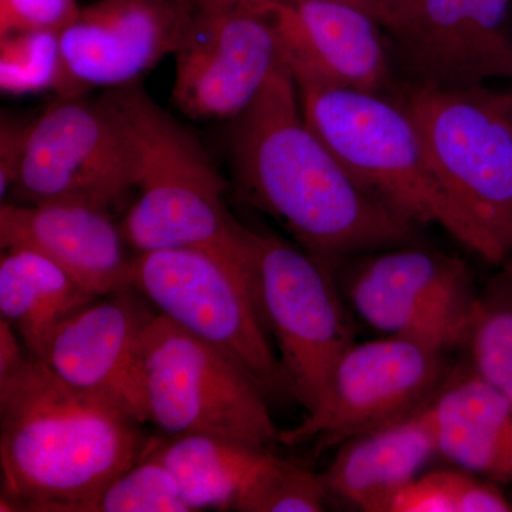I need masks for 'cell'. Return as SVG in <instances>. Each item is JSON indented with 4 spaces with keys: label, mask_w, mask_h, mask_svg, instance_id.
Listing matches in <instances>:
<instances>
[{
    "label": "cell",
    "mask_w": 512,
    "mask_h": 512,
    "mask_svg": "<svg viewBox=\"0 0 512 512\" xmlns=\"http://www.w3.org/2000/svg\"><path fill=\"white\" fill-rule=\"evenodd\" d=\"M131 286L160 315L235 360L266 397L292 396L248 262L197 248L141 252L134 256Z\"/></svg>",
    "instance_id": "8992f818"
},
{
    "label": "cell",
    "mask_w": 512,
    "mask_h": 512,
    "mask_svg": "<svg viewBox=\"0 0 512 512\" xmlns=\"http://www.w3.org/2000/svg\"><path fill=\"white\" fill-rule=\"evenodd\" d=\"M94 299L62 266L35 249H2L0 318L18 330L29 353L62 320Z\"/></svg>",
    "instance_id": "44dd1931"
},
{
    "label": "cell",
    "mask_w": 512,
    "mask_h": 512,
    "mask_svg": "<svg viewBox=\"0 0 512 512\" xmlns=\"http://www.w3.org/2000/svg\"><path fill=\"white\" fill-rule=\"evenodd\" d=\"M63 63L60 33L19 32L0 36V87L3 93L33 94L57 90Z\"/></svg>",
    "instance_id": "603a6c76"
},
{
    "label": "cell",
    "mask_w": 512,
    "mask_h": 512,
    "mask_svg": "<svg viewBox=\"0 0 512 512\" xmlns=\"http://www.w3.org/2000/svg\"><path fill=\"white\" fill-rule=\"evenodd\" d=\"M279 62L298 89L383 93L392 67L379 22L339 0H269Z\"/></svg>",
    "instance_id": "2e32d148"
},
{
    "label": "cell",
    "mask_w": 512,
    "mask_h": 512,
    "mask_svg": "<svg viewBox=\"0 0 512 512\" xmlns=\"http://www.w3.org/2000/svg\"><path fill=\"white\" fill-rule=\"evenodd\" d=\"M109 211L80 202L6 201L0 207V245L35 249L101 298L131 288L134 261Z\"/></svg>",
    "instance_id": "e0dca14e"
},
{
    "label": "cell",
    "mask_w": 512,
    "mask_h": 512,
    "mask_svg": "<svg viewBox=\"0 0 512 512\" xmlns=\"http://www.w3.org/2000/svg\"><path fill=\"white\" fill-rule=\"evenodd\" d=\"M103 99L136 154L137 198L121 222L128 245L138 254L205 249L247 264V227L229 212L227 184L197 137L138 82L109 89Z\"/></svg>",
    "instance_id": "3957f363"
},
{
    "label": "cell",
    "mask_w": 512,
    "mask_h": 512,
    "mask_svg": "<svg viewBox=\"0 0 512 512\" xmlns=\"http://www.w3.org/2000/svg\"><path fill=\"white\" fill-rule=\"evenodd\" d=\"M144 450L173 471L191 512L238 511L275 454L208 434L148 439Z\"/></svg>",
    "instance_id": "ffe728a7"
},
{
    "label": "cell",
    "mask_w": 512,
    "mask_h": 512,
    "mask_svg": "<svg viewBox=\"0 0 512 512\" xmlns=\"http://www.w3.org/2000/svg\"><path fill=\"white\" fill-rule=\"evenodd\" d=\"M330 498L322 474L272 457L242 500L241 512H319Z\"/></svg>",
    "instance_id": "d4e9b609"
},
{
    "label": "cell",
    "mask_w": 512,
    "mask_h": 512,
    "mask_svg": "<svg viewBox=\"0 0 512 512\" xmlns=\"http://www.w3.org/2000/svg\"><path fill=\"white\" fill-rule=\"evenodd\" d=\"M175 57L173 101L195 120L237 119L279 63L269 0H202Z\"/></svg>",
    "instance_id": "7c38bea8"
},
{
    "label": "cell",
    "mask_w": 512,
    "mask_h": 512,
    "mask_svg": "<svg viewBox=\"0 0 512 512\" xmlns=\"http://www.w3.org/2000/svg\"><path fill=\"white\" fill-rule=\"evenodd\" d=\"M20 342L23 340L12 323L0 319V380L12 375L28 359L29 353L23 352Z\"/></svg>",
    "instance_id": "f1b7e54d"
},
{
    "label": "cell",
    "mask_w": 512,
    "mask_h": 512,
    "mask_svg": "<svg viewBox=\"0 0 512 512\" xmlns=\"http://www.w3.org/2000/svg\"><path fill=\"white\" fill-rule=\"evenodd\" d=\"M512 498V497H511Z\"/></svg>",
    "instance_id": "1f68e13d"
},
{
    "label": "cell",
    "mask_w": 512,
    "mask_h": 512,
    "mask_svg": "<svg viewBox=\"0 0 512 512\" xmlns=\"http://www.w3.org/2000/svg\"><path fill=\"white\" fill-rule=\"evenodd\" d=\"M439 456L426 406L356 434L338 446L322 473L330 497L366 512H386L403 485Z\"/></svg>",
    "instance_id": "d6986e66"
},
{
    "label": "cell",
    "mask_w": 512,
    "mask_h": 512,
    "mask_svg": "<svg viewBox=\"0 0 512 512\" xmlns=\"http://www.w3.org/2000/svg\"><path fill=\"white\" fill-rule=\"evenodd\" d=\"M234 163L244 200L333 268L414 239L416 227L366 194L309 127L281 63L237 117Z\"/></svg>",
    "instance_id": "6da1fadb"
},
{
    "label": "cell",
    "mask_w": 512,
    "mask_h": 512,
    "mask_svg": "<svg viewBox=\"0 0 512 512\" xmlns=\"http://www.w3.org/2000/svg\"><path fill=\"white\" fill-rule=\"evenodd\" d=\"M512 0H406L387 32L407 82L461 89L512 83Z\"/></svg>",
    "instance_id": "4fadbf2b"
},
{
    "label": "cell",
    "mask_w": 512,
    "mask_h": 512,
    "mask_svg": "<svg viewBox=\"0 0 512 512\" xmlns=\"http://www.w3.org/2000/svg\"><path fill=\"white\" fill-rule=\"evenodd\" d=\"M298 93L306 123L373 200L413 227L443 229L488 264L500 265L483 232L441 184L416 124L399 101L332 87Z\"/></svg>",
    "instance_id": "277c9868"
},
{
    "label": "cell",
    "mask_w": 512,
    "mask_h": 512,
    "mask_svg": "<svg viewBox=\"0 0 512 512\" xmlns=\"http://www.w3.org/2000/svg\"><path fill=\"white\" fill-rule=\"evenodd\" d=\"M147 419L168 436L208 434L278 446L266 394L231 357L156 313L143 343Z\"/></svg>",
    "instance_id": "ba28073f"
},
{
    "label": "cell",
    "mask_w": 512,
    "mask_h": 512,
    "mask_svg": "<svg viewBox=\"0 0 512 512\" xmlns=\"http://www.w3.org/2000/svg\"><path fill=\"white\" fill-rule=\"evenodd\" d=\"M396 94L441 184L504 264L512 258V86L406 82Z\"/></svg>",
    "instance_id": "5b68a950"
},
{
    "label": "cell",
    "mask_w": 512,
    "mask_h": 512,
    "mask_svg": "<svg viewBox=\"0 0 512 512\" xmlns=\"http://www.w3.org/2000/svg\"><path fill=\"white\" fill-rule=\"evenodd\" d=\"M156 313L131 286L72 313L30 355L69 386L113 400L148 423L143 343Z\"/></svg>",
    "instance_id": "9a60e30c"
},
{
    "label": "cell",
    "mask_w": 512,
    "mask_h": 512,
    "mask_svg": "<svg viewBox=\"0 0 512 512\" xmlns=\"http://www.w3.org/2000/svg\"><path fill=\"white\" fill-rule=\"evenodd\" d=\"M202 0H99L60 33L56 93L76 99L96 87L136 83L180 49Z\"/></svg>",
    "instance_id": "5bb4252c"
},
{
    "label": "cell",
    "mask_w": 512,
    "mask_h": 512,
    "mask_svg": "<svg viewBox=\"0 0 512 512\" xmlns=\"http://www.w3.org/2000/svg\"><path fill=\"white\" fill-rule=\"evenodd\" d=\"M94 512H191V508L173 471L144 450L101 494Z\"/></svg>",
    "instance_id": "cb8c5ba5"
},
{
    "label": "cell",
    "mask_w": 512,
    "mask_h": 512,
    "mask_svg": "<svg viewBox=\"0 0 512 512\" xmlns=\"http://www.w3.org/2000/svg\"><path fill=\"white\" fill-rule=\"evenodd\" d=\"M143 423L30 355L0 380V511L94 512L140 458Z\"/></svg>",
    "instance_id": "7a4b0ae2"
},
{
    "label": "cell",
    "mask_w": 512,
    "mask_h": 512,
    "mask_svg": "<svg viewBox=\"0 0 512 512\" xmlns=\"http://www.w3.org/2000/svg\"><path fill=\"white\" fill-rule=\"evenodd\" d=\"M447 352L416 340L382 336L355 342L339 357L322 399L279 446L322 451L417 412L447 379Z\"/></svg>",
    "instance_id": "30bf717a"
},
{
    "label": "cell",
    "mask_w": 512,
    "mask_h": 512,
    "mask_svg": "<svg viewBox=\"0 0 512 512\" xmlns=\"http://www.w3.org/2000/svg\"><path fill=\"white\" fill-rule=\"evenodd\" d=\"M29 126H20L15 121L2 120L0 130V195L3 200L8 197L16 175H18L20 158L25 147L26 133Z\"/></svg>",
    "instance_id": "83f0119b"
},
{
    "label": "cell",
    "mask_w": 512,
    "mask_h": 512,
    "mask_svg": "<svg viewBox=\"0 0 512 512\" xmlns=\"http://www.w3.org/2000/svg\"><path fill=\"white\" fill-rule=\"evenodd\" d=\"M136 154L106 100L60 99L29 124L10 202L110 210L136 187Z\"/></svg>",
    "instance_id": "9c48e42d"
},
{
    "label": "cell",
    "mask_w": 512,
    "mask_h": 512,
    "mask_svg": "<svg viewBox=\"0 0 512 512\" xmlns=\"http://www.w3.org/2000/svg\"><path fill=\"white\" fill-rule=\"evenodd\" d=\"M339 2L349 3L356 8L365 10L370 16H373L377 22L386 29L390 23L389 0H339Z\"/></svg>",
    "instance_id": "f546056e"
},
{
    "label": "cell",
    "mask_w": 512,
    "mask_h": 512,
    "mask_svg": "<svg viewBox=\"0 0 512 512\" xmlns=\"http://www.w3.org/2000/svg\"><path fill=\"white\" fill-rule=\"evenodd\" d=\"M339 286L370 328L443 352L463 348L478 293L466 262L410 244L372 252Z\"/></svg>",
    "instance_id": "8fae6325"
},
{
    "label": "cell",
    "mask_w": 512,
    "mask_h": 512,
    "mask_svg": "<svg viewBox=\"0 0 512 512\" xmlns=\"http://www.w3.org/2000/svg\"><path fill=\"white\" fill-rule=\"evenodd\" d=\"M404 2H406V0H389L390 20H392L394 10L399 8L400 5H403Z\"/></svg>",
    "instance_id": "4dcf8cb0"
},
{
    "label": "cell",
    "mask_w": 512,
    "mask_h": 512,
    "mask_svg": "<svg viewBox=\"0 0 512 512\" xmlns=\"http://www.w3.org/2000/svg\"><path fill=\"white\" fill-rule=\"evenodd\" d=\"M79 12L76 0H0V36L39 30L62 33Z\"/></svg>",
    "instance_id": "484cf974"
},
{
    "label": "cell",
    "mask_w": 512,
    "mask_h": 512,
    "mask_svg": "<svg viewBox=\"0 0 512 512\" xmlns=\"http://www.w3.org/2000/svg\"><path fill=\"white\" fill-rule=\"evenodd\" d=\"M386 512H457L453 468L420 474L403 485Z\"/></svg>",
    "instance_id": "4316f807"
},
{
    "label": "cell",
    "mask_w": 512,
    "mask_h": 512,
    "mask_svg": "<svg viewBox=\"0 0 512 512\" xmlns=\"http://www.w3.org/2000/svg\"><path fill=\"white\" fill-rule=\"evenodd\" d=\"M439 456L500 485H512V400L470 367H454L426 404Z\"/></svg>",
    "instance_id": "ac0fdd59"
},
{
    "label": "cell",
    "mask_w": 512,
    "mask_h": 512,
    "mask_svg": "<svg viewBox=\"0 0 512 512\" xmlns=\"http://www.w3.org/2000/svg\"><path fill=\"white\" fill-rule=\"evenodd\" d=\"M247 244L266 330L278 349L293 399L305 413L312 412L339 357L356 342L338 269L276 235L247 228Z\"/></svg>",
    "instance_id": "52a82bcc"
},
{
    "label": "cell",
    "mask_w": 512,
    "mask_h": 512,
    "mask_svg": "<svg viewBox=\"0 0 512 512\" xmlns=\"http://www.w3.org/2000/svg\"><path fill=\"white\" fill-rule=\"evenodd\" d=\"M477 293L463 348L474 375L512 400V258Z\"/></svg>",
    "instance_id": "7402d4cb"
}]
</instances>
